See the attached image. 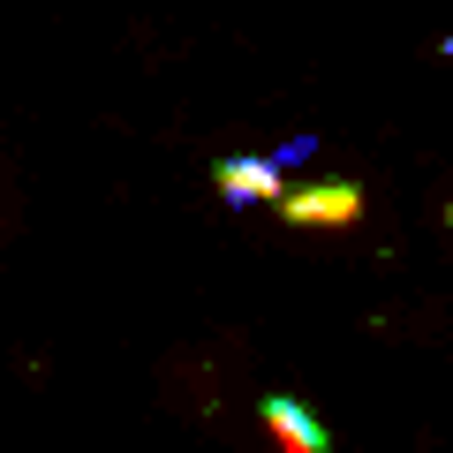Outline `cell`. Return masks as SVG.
I'll use <instances>...</instances> for the list:
<instances>
[{
  "label": "cell",
  "instance_id": "obj_1",
  "mask_svg": "<svg viewBox=\"0 0 453 453\" xmlns=\"http://www.w3.org/2000/svg\"><path fill=\"white\" fill-rule=\"evenodd\" d=\"M288 226H356L363 219V189L356 181H310V189H280L273 196Z\"/></svg>",
  "mask_w": 453,
  "mask_h": 453
},
{
  "label": "cell",
  "instance_id": "obj_2",
  "mask_svg": "<svg viewBox=\"0 0 453 453\" xmlns=\"http://www.w3.org/2000/svg\"><path fill=\"white\" fill-rule=\"evenodd\" d=\"M211 189H219L226 211H250V204H273L288 189V174L273 159H211Z\"/></svg>",
  "mask_w": 453,
  "mask_h": 453
},
{
  "label": "cell",
  "instance_id": "obj_3",
  "mask_svg": "<svg viewBox=\"0 0 453 453\" xmlns=\"http://www.w3.org/2000/svg\"><path fill=\"white\" fill-rule=\"evenodd\" d=\"M257 416H265V431H273L288 453H333V431H325V423L310 416V408L295 401V393H265V401H257Z\"/></svg>",
  "mask_w": 453,
  "mask_h": 453
},
{
  "label": "cell",
  "instance_id": "obj_4",
  "mask_svg": "<svg viewBox=\"0 0 453 453\" xmlns=\"http://www.w3.org/2000/svg\"><path fill=\"white\" fill-rule=\"evenodd\" d=\"M318 151H325V136H310V129H303V136H288V144L273 151V166H280V174H288V166H303V159H318Z\"/></svg>",
  "mask_w": 453,
  "mask_h": 453
}]
</instances>
